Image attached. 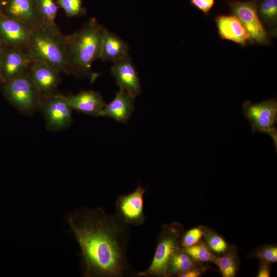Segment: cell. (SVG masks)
Here are the masks:
<instances>
[{
    "instance_id": "14",
    "label": "cell",
    "mask_w": 277,
    "mask_h": 277,
    "mask_svg": "<svg viewBox=\"0 0 277 277\" xmlns=\"http://www.w3.org/2000/svg\"><path fill=\"white\" fill-rule=\"evenodd\" d=\"M0 13L33 29L41 26L36 10V0H3Z\"/></svg>"
},
{
    "instance_id": "2",
    "label": "cell",
    "mask_w": 277,
    "mask_h": 277,
    "mask_svg": "<svg viewBox=\"0 0 277 277\" xmlns=\"http://www.w3.org/2000/svg\"><path fill=\"white\" fill-rule=\"evenodd\" d=\"M105 27L94 17L78 30L65 36L67 74L78 77L88 76L94 61L100 58Z\"/></svg>"
},
{
    "instance_id": "28",
    "label": "cell",
    "mask_w": 277,
    "mask_h": 277,
    "mask_svg": "<svg viewBox=\"0 0 277 277\" xmlns=\"http://www.w3.org/2000/svg\"><path fill=\"white\" fill-rule=\"evenodd\" d=\"M209 268V266L205 264H199L191 269L179 274L177 277H200Z\"/></svg>"
},
{
    "instance_id": "24",
    "label": "cell",
    "mask_w": 277,
    "mask_h": 277,
    "mask_svg": "<svg viewBox=\"0 0 277 277\" xmlns=\"http://www.w3.org/2000/svg\"><path fill=\"white\" fill-rule=\"evenodd\" d=\"M203 237L210 249L216 253L222 254L227 249L228 244L214 230L202 225Z\"/></svg>"
},
{
    "instance_id": "19",
    "label": "cell",
    "mask_w": 277,
    "mask_h": 277,
    "mask_svg": "<svg viewBox=\"0 0 277 277\" xmlns=\"http://www.w3.org/2000/svg\"><path fill=\"white\" fill-rule=\"evenodd\" d=\"M221 256H216L214 263L219 267L223 277H234L240 266V258L237 247L229 244Z\"/></svg>"
},
{
    "instance_id": "26",
    "label": "cell",
    "mask_w": 277,
    "mask_h": 277,
    "mask_svg": "<svg viewBox=\"0 0 277 277\" xmlns=\"http://www.w3.org/2000/svg\"><path fill=\"white\" fill-rule=\"evenodd\" d=\"M249 258H256L260 261L273 263L277 262L276 244H265L257 247L249 254Z\"/></svg>"
},
{
    "instance_id": "18",
    "label": "cell",
    "mask_w": 277,
    "mask_h": 277,
    "mask_svg": "<svg viewBox=\"0 0 277 277\" xmlns=\"http://www.w3.org/2000/svg\"><path fill=\"white\" fill-rule=\"evenodd\" d=\"M128 44L118 36L105 28L101 45L100 59L113 63L129 55Z\"/></svg>"
},
{
    "instance_id": "16",
    "label": "cell",
    "mask_w": 277,
    "mask_h": 277,
    "mask_svg": "<svg viewBox=\"0 0 277 277\" xmlns=\"http://www.w3.org/2000/svg\"><path fill=\"white\" fill-rule=\"evenodd\" d=\"M135 97L119 89L114 98L106 104L98 116L108 117L122 123L130 119L134 108Z\"/></svg>"
},
{
    "instance_id": "32",
    "label": "cell",
    "mask_w": 277,
    "mask_h": 277,
    "mask_svg": "<svg viewBox=\"0 0 277 277\" xmlns=\"http://www.w3.org/2000/svg\"><path fill=\"white\" fill-rule=\"evenodd\" d=\"M3 1V0H0V11H1V7Z\"/></svg>"
},
{
    "instance_id": "21",
    "label": "cell",
    "mask_w": 277,
    "mask_h": 277,
    "mask_svg": "<svg viewBox=\"0 0 277 277\" xmlns=\"http://www.w3.org/2000/svg\"><path fill=\"white\" fill-rule=\"evenodd\" d=\"M199 264L195 261L182 248L173 256L169 268L168 277L177 276Z\"/></svg>"
},
{
    "instance_id": "30",
    "label": "cell",
    "mask_w": 277,
    "mask_h": 277,
    "mask_svg": "<svg viewBox=\"0 0 277 277\" xmlns=\"http://www.w3.org/2000/svg\"><path fill=\"white\" fill-rule=\"evenodd\" d=\"M271 273V263L260 261L257 277H269Z\"/></svg>"
},
{
    "instance_id": "9",
    "label": "cell",
    "mask_w": 277,
    "mask_h": 277,
    "mask_svg": "<svg viewBox=\"0 0 277 277\" xmlns=\"http://www.w3.org/2000/svg\"><path fill=\"white\" fill-rule=\"evenodd\" d=\"M147 190L138 184L133 191L118 195L115 202V214L128 225L140 226L146 221L144 196Z\"/></svg>"
},
{
    "instance_id": "23",
    "label": "cell",
    "mask_w": 277,
    "mask_h": 277,
    "mask_svg": "<svg viewBox=\"0 0 277 277\" xmlns=\"http://www.w3.org/2000/svg\"><path fill=\"white\" fill-rule=\"evenodd\" d=\"M183 248L195 261L199 263H214L217 256L205 242L201 240L192 246Z\"/></svg>"
},
{
    "instance_id": "10",
    "label": "cell",
    "mask_w": 277,
    "mask_h": 277,
    "mask_svg": "<svg viewBox=\"0 0 277 277\" xmlns=\"http://www.w3.org/2000/svg\"><path fill=\"white\" fill-rule=\"evenodd\" d=\"M33 61L25 49L5 47L0 67L1 84L26 72Z\"/></svg>"
},
{
    "instance_id": "29",
    "label": "cell",
    "mask_w": 277,
    "mask_h": 277,
    "mask_svg": "<svg viewBox=\"0 0 277 277\" xmlns=\"http://www.w3.org/2000/svg\"><path fill=\"white\" fill-rule=\"evenodd\" d=\"M190 3L205 15H208L214 5V0H190Z\"/></svg>"
},
{
    "instance_id": "12",
    "label": "cell",
    "mask_w": 277,
    "mask_h": 277,
    "mask_svg": "<svg viewBox=\"0 0 277 277\" xmlns=\"http://www.w3.org/2000/svg\"><path fill=\"white\" fill-rule=\"evenodd\" d=\"M110 71L120 89L135 98L140 95L142 91L140 80L129 55L114 63Z\"/></svg>"
},
{
    "instance_id": "3",
    "label": "cell",
    "mask_w": 277,
    "mask_h": 277,
    "mask_svg": "<svg viewBox=\"0 0 277 277\" xmlns=\"http://www.w3.org/2000/svg\"><path fill=\"white\" fill-rule=\"evenodd\" d=\"M25 50L33 60L44 62L67 74L65 36L56 25L33 29Z\"/></svg>"
},
{
    "instance_id": "6",
    "label": "cell",
    "mask_w": 277,
    "mask_h": 277,
    "mask_svg": "<svg viewBox=\"0 0 277 277\" xmlns=\"http://www.w3.org/2000/svg\"><path fill=\"white\" fill-rule=\"evenodd\" d=\"M243 114L251 126L252 133H264L272 138L275 151L277 150V120L276 98L253 103L247 100L242 105Z\"/></svg>"
},
{
    "instance_id": "5",
    "label": "cell",
    "mask_w": 277,
    "mask_h": 277,
    "mask_svg": "<svg viewBox=\"0 0 277 277\" xmlns=\"http://www.w3.org/2000/svg\"><path fill=\"white\" fill-rule=\"evenodd\" d=\"M0 86L6 98L22 113L31 115L39 109L43 95L33 83L29 70Z\"/></svg>"
},
{
    "instance_id": "11",
    "label": "cell",
    "mask_w": 277,
    "mask_h": 277,
    "mask_svg": "<svg viewBox=\"0 0 277 277\" xmlns=\"http://www.w3.org/2000/svg\"><path fill=\"white\" fill-rule=\"evenodd\" d=\"M33 28L0 13V43L5 47L26 49Z\"/></svg>"
},
{
    "instance_id": "31",
    "label": "cell",
    "mask_w": 277,
    "mask_h": 277,
    "mask_svg": "<svg viewBox=\"0 0 277 277\" xmlns=\"http://www.w3.org/2000/svg\"><path fill=\"white\" fill-rule=\"evenodd\" d=\"M5 48V47L0 43V67H1V64L2 61V58H3V53H4ZM1 83H2V81H1V76H0V85L1 84Z\"/></svg>"
},
{
    "instance_id": "17",
    "label": "cell",
    "mask_w": 277,
    "mask_h": 277,
    "mask_svg": "<svg viewBox=\"0 0 277 277\" xmlns=\"http://www.w3.org/2000/svg\"><path fill=\"white\" fill-rule=\"evenodd\" d=\"M63 96L73 109L95 116H98L106 104L102 95L93 90H84L75 95Z\"/></svg>"
},
{
    "instance_id": "1",
    "label": "cell",
    "mask_w": 277,
    "mask_h": 277,
    "mask_svg": "<svg viewBox=\"0 0 277 277\" xmlns=\"http://www.w3.org/2000/svg\"><path fill=\"white\" fill-rule=\"evenodd\" d=\"M81 251L84 277H125L136 275L127 256L129 225L102 207L78 208L65 217Z\"/></svg>"
},
{
    "instance_id": "25",
    "label": "cell",
    "mask_w": 277,
    "mask_h": 277,
    "mask_svg": "<svg viewBox=\"0 0 277 277\" xmlns=\"http://www.w3.org/2000/svg\"><path fill=\"white\" fill-rule=\"evenodd\" d=\"M83 0H57L58 7L63 9L68 17L85 15L86 12L83 5Z\"/></svg>"
},
{
    "instance_id": "13",
    "label": "cell",
    "mask_w": 277,
    "mask_h": 277,
    "mask_svg": "<svg viewBox=\"0 0 277 277\" xmlns=\"http://www.w3.org/2000/svg\"><path fill=\"white\" fill-rule=\"evenodd\" d=\"M29 71L33 83L43 96L54 93L61 80L60 72L39 60H33Z\"/></svg>"
},
{
    "instance_id": "20",
    "label": "cell",
    "mask_w": 277,
    "mask_h": 277,
    "mask_svg": "<svg viewBox=\"0 0 277 277\" xmlns=\"http://www.w3.org/2000/svg\"><path fill=\"white\" fill-rule=\"evenodd\" d=\"M258 12L265 28L270 35L276 36L277 24V0L258 2Z\"/></svg>"
},
{
    "instance_id": "8",
    "label": "cell",
    "mask_w": 277,
    "mask_h": 277,
    "mask_svg": "<svg viewBox=\"0 0 277 277\" xmlns=\"http://www.w3.org/2000/svg\"><path fill=\"white\" fill-rule=\"evenodd\" d=\"M39 110L45 118L48 130H63L72 123L73 109L63 94L53 93L43 96Z\"/></svg>"
},
{
    "instance_id": "27",
    "label": "cell",
    "mask_w": 277,
    "mask_h": 277,
    "mask_svg": "<svg viewBox=\"0 0 277 277\" xmlns=\"http://www.w3.org/2000/svg\"><path fill=\"white\" fill-rule=\"evenodd\" d=\"M203 237L202 225L192 228L184 232L182 240L183 248L192 246L198 243Z\"/></svg>"
},
{
    "instance_id": "22",
    "label": "cell",
    "mask_w": 277,
    "mask_h": 277,
    "mask_svg": "<svg viewBox=\"0 0 277 277\" xmlns=\"http://www.w3.org/2000/svg\"><path fill=\"white\" fill-rule=\"evenodd\" d=\"M58 8L54 0H36V10L41 26L56 25L55 20Z\"/></svg>"
},
{
    "instance_id": "4",
    "label": "cell",
    "mask_w": 277,
    "mask_h": 277,
    "mask_svg": "<svg viewBox=\"0 0 277 277\" xmlns=\"http://www.w3.org/2000/svg\"><path fill=\"white\" fill-rule=\"evenodd\" d=\"M183 225L173 222L162 226L156 239V246L151 262L144 271L137 272L140 277H168L170 263L183 247Z\"/></svg>"
},
{
    "instance_id": "7",
    "label": "cell",
    "mask_w": 277,
    "mask_h": 277,
    "mask_svg": "<svg viewBox=\"0 0 277 277\" xmlns=\"http://www.w3.org/2000/svg\"><path fill=\"white\" fill-rule=\"evenodd\" d=\"M259 1L231 0L228 4L232 15L239 19L248 34L251 44L268 45L271 43L270 35L259 17Z\"/></svg>"
},
{
    "instance_id": "15",
    "label": "cell",
    "mask_w": 277,
    "mask_h": 277,
    "mask_svg": "<svg viewBox=\"0 0 277 277\" xmlns=\"http://www.w3.org/2000/svg\"><path fill=\"white\" fill-rule=\"evenodd\" d=\"M214 21L222 39L233 42L243 47L251 44L248 34L234 15L219 14L215 16Z\"/></svg>"
}]
</instances>
